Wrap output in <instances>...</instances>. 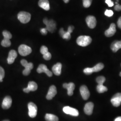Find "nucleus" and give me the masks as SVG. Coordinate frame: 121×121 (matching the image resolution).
Returning a JSON list of instances; mask_svg holds the SVG:
<instances>
[{
    "label": "nucleus",
    "instance_id": "1",
    "mask_svg": "<svg viewBox=\"0 0 121 121\" xmlns=\"http://www.w3.org/2000/svg\"><path fill=\"white\" fill-rule=\"evenodd\" d=\"M92 39L91 37L86 35H81L78 37L76 42L78 45L82 47H85L91 42Z\"/></svg>",
    "mask_w": 121,
    "mask_h": 121
},
{
    "label": "nucleus",
    "instance_id": "2",
    "mask_svg": "<svg viewBox=\"0 0 121 121\" xmlns=\"http://www.w3.org/2000/svg\"><path fill=\"white\" fill-rule=\"evenodd\" d=\"M17 18L22 23L25 24L30 21L31 15L28 12L21 11L18 13Z\"/></svg>",
    "mask_w": 121,
    "mask_h": 121
},
{
    "label": "nucleus",
    "instance_id": "3",
    "mask_svg": "<svg viewBox=\"0 0 121 121\" xmlns=\"http://www.w3.org/2000/svg\"><path fill=\"white\" fill-rule=\"evenodd\" d=\"M104 65L102 63H98L92 68H86L83 70V72L85 74L89 75L93 72H97L104 68Z\"/></svg>",
    "mask_w": 121,
    "mask_h": 121
},
{
    "label": "nucleus",
    "instance_id": "4",
    "mask_svg": "<svg viewBox=\"0 0 121 121\" xmlns=\"http://www.w3.org/2000/svg\"><path fill=\"white\" fill-rule=\"evenodd\" d=\"M43 23L46 25V29L48 31L53 33L56 29V23L53 20H48L47 18H44Z\"/></svg>",
    "mask_w": 121,
    "mask_h": 121
},
{
    "label": "nucleus",
    "instance_id": "5",
    "mask_svg": "<svg viewBox=\"0 0 121 121\" xmlns=\"http://www.w3.org/2000/svg\"><path fill=\"white\" fill-rule=\"evenodd\" d=\"M21 63L23 66L25 67V69L22 71L23 75L27 76L30 73L31 70L33 68V64L31 62L28 63L27 60L25 59H22L21 60Z\"/></svg>",
    "mask_w": 121,
    "mask_h": 121
},
{
    "label": "nucleus",
    "instance_id": "6",
    "mask_svg": "<svg viewBox=\"0 0 121 121\" xmlns=\"http://www.w3.org/2000/svg\"><path fill=\"white\" fill-rule=\"evenodd\" d=\"M18 51L20 55L22 56H26L29 55L32 52L30 47L25 44L20 45L18 49Z\"/></svg>",
    "mask_w": 121,
    "mask_h": 121
},
{
    "label": "nucleus",
    "instance_id": "7",
    "mask_svg": "<svg viewBox=\"0 0 121 121\" xmlns=\"http://www.w3.org/2000/svg\"><path fill=\"white\" fill-rule=\"evenodd\" d=\"M28 114L29 116L32 118L36 117L37 113V107L34 103L30 102L28 104Z\"/></svg>",
    "mask_w": 121,
    "mask_h": 121
},
{
    "label": "nucleus",
    "instance_id": "8",
    "mask_svg": "<svg viewBox=\"0 0 121 121\" xmlns=\"http://www.w3.org/2000/svg\"><path fill=\"white\" fill-rule=\"evenodd\" d=\"M63 111L65 113L69 114L73 116H78L79 112L78 110L75 108H71L69 106H65L63 108Z\"/></svg>",
    "mask_w": 121,
    "mask_h": 121
},
{
    "label": "nucleus",
    "instance_id": "9",
    "mask_svg": "<svg viewBox=\"0 0 121 121\" xmlns=\"http://www.w3.org/2000/svg\"><path fill=\"white\" fill-rule=\"evenodd\" d=\"M111 102L114 106H119L121 103V93H117L113 95L111 99Z\"/></svg>",
    "mask_w": 121,
    "mask_h": 121
},
{
    "label": "nucleus",
    "instance_id": "10",
    "mask_svg": "<svg viewBox=\"0 0 121 121\" xmlns=\"http://www.w3.org/2000/svg\"><path fill=\"white\" fill-rule=\"evenodd\" d=\"M37 72L39 73H45L48 77H51L52 75V72L48 69L46 65L44 64L39 65V67L37 69Z\"/></svg>",
    "mask_w": 121,
    "mask_h": 121
},
{
    "label": "nucleus",
    "instance_id": "11",
    "mask_svg": "<svg viewBox=\"0 0 121 121\" xmlns=\"http://www.w3.org/2000/svg\"><path fill=\"white\" fill-rule=\"evenodd\" d=\"M80 92L83 99L86 100L90 96V94L87 87L85 85H82L80 88Z\"/></svg>",
    "mask_w": 121,
    "mask_h": 121
},
{
    "label": "nucleus",
    "instance_id": "12",
    "mask_svg": "<svg viewBox=\"0 0 121 121\" xmlns=\"http://www.w3.org/2000/svg\"><path fill=\"white\" fill-rule=\"evenodd\" d=\"M86 24L88 26L91 28H94L96 25V20L95 17L93 16H88L86 19Z\"/></svg>",
    "mask_w": 121,
    "mask_h": 121
},
{
    "label": "nucleus",
    "instance_id": "13",
    "mask_svg": "<svg viewBox=\"0 0 121 121\" xmlns=\"http://www.w3.org/2000/svg\"><path fill=\"white\" fill-rule=\"evenodd\" d=\"M38 88L37 84L34 81H30L28 83V86L23 89V91L26 93H29L30 91H35Z\"/></svg>",
    "mask_w": 121,
    "mask_h": 121
},
{
    "label": "nucleus",
    "instance_id": "14",
    "mask_svg": "<svg viewBox=\"0 0 121 121\" xmlns=\"http://www.w3.org/2000/svg\"><path fill=\"white\" fill-rule=\"evenodd\" d=\"M57 93L56 88L54 85H52L49 87L47 95H46V99L48 100L52 99Z\"/></svg>",
    "mask_w": 121,
    "mask_h": 121
},
{
    "label": "nucleus",
    "instance_id": "15",
    "mask_svg": "<svg viewBox=\"0 0 121 121\" xmlns=\"http://www.w3.org/2000/svg\"><path fill=\"white\" fill-rule=\"evenodd\" d=\"M12 100L9 96H7L4 97L2 103V107L3 109H8L12 104Z\"/></svg>",
    "mask_w": 121,
    "mask_h": 121
},
{
    "label": "nucleus",
    "instance_id": "16",
    "mask_svg": "<svg viewBox=\"0 0 121 121\" xmlns=\"http://www.w3.org/2000/svg\"><path fill=\"white\" fill-rule=\"evenodd\" d=\"M64 88L67 89V94L69 96H71L73 94V90L75 88V85L73 82H69V83H65L63 85Z\"/></svg>",
    "mask_w": 121,
    "mask_h": 121
},
{
    "label": "nucleus",
    "instance_id": "17",
    "mask_svg": "<svg viewBox=\"0 0 121 121\" xmlns=\"http://www.w3.org/2000/svg\"><path fill=\"white\" fill-rule=\"evenodd\" d=\"M116 25L114 23H112L111 24L110 27L108 29L105 31L104 34L106 36L109 37L112 36L114 35L115 33H116Z\"/></svg>",
    "mask_w": 121,
    "mask_h": 121
},
{
    "label": "nucleus",
    "instance_id": "18",
    "mask_svg": "<svg viewBox=\"0 0 121 121\" xmlns=\"http://www.w3.org/2000/svg\"><path fill=\"white\" fill-rule=\"evenodd\" d=\"M17 57V53L16 51L14 50H11L9 53L8 57L7 58V62L9 64H13L15 59Z\"/></svg>",
    "mask_w": 121,
    "mask_h": 121
},
{
    "label": "nucleus",
    "instance_id": "19",
    "mask_svg": "<svg viewBox=\"0 0 121 121\" xmlns=\"http://www.w3.org/2000/svg\"><path fill=\"white\" fill-rule=\"evenodd\" d=\"M94 108V104L92 102L87 103L84 107V111L85 113L88 115H90L93 112V109Z\"/></svg>",
    "mask_w": 121,
    "mask_h": 121
},
{
    "label": "nucleus",
    "instance_id": "20",
    "mask_svg": "<svg viewBox=\"0 0 121 121\" xmlns=\"http://www.w3.org/2000/svg\"><path fill=\"white\" fill-rule=\"evenodd\" d=\"M61 68H62V64L60 62H58L52 66V71L53 73L56 75L59 76L61 74Z\"/></svg>",
    "mask_w": 121,
    "mask_h": 121
},
{
    "label": "nucleus",
    "instance_id": "21",
    "mask_svg": "<svg viewBox=\"0 0 121 121\" xmlns=\"http://www.w3.org/2000/svg\"><path fill=\"white\" fill-rule=\"evenodd\" d=\"M38 5L40 8L45 10L48 11L50 9V5L48 0H39Z\"/></svg>",
    "mask_w": 121,
    "mask_h": 121
},
{
    "label": "nucleus",
    "instance_id": "22",
    "mask_svg": "<svg viewBox=\"0 0 121 121\" xmlns=\"http://www.w3.org/2000/svg\"><path fill=\"white\" fill-rule=\"evenodd\" d=\"M120 48H121V40L115 41L111 44V49L113 52H117Z\"/></svg>",
    "mask_w": 121,
    "mask_h": 121
},
{
    "label": "nucleus",
    "instance_id": "23",
    "mask_svg": "<svg viewBox=\"0 0 121 121\" xmlns=\"http://www.w3.org/2000/svg\"><path fill=\"white\" fill-rule=\"evenodd\" d=\"M59 34L63 39L66 40H69L71 38V33L68 31H65L62 28H61L59 30Z\"/></svg>",
    "mask_w": 121,
    "mask_h": 121
},
{
    "label": "nucleus",
    "instance_id": "24",
    "mask_svg": "<svg viewBox=\"0 0 121 121\" xmlns=\"http://www.w3.org/2000/svg\"><path fill=\"white\" fill-rule=\"evenodd\" d=\"M47 121H58V118L55 115L50 113H47L45 117Z\"/></svg>",
    "mask_w": 121,
    "mask_h": 121
},
{
    "label": "nucleus",
    "instance_id": "25",
    "mask_svg": "<svg viewBox=\"0 0 121 121\" xmlns=\"http://www.w3.org/2000/svg\"><path fill=\"white\" fill-rule=\"evenodd\" d=\"M11 41L8 38L4 37V39L2 40L1 44L4 47H8L11 45Z\"/></svg>",
    "mask_w": 121,
    "mask_h": 121
},
{
    "label": "nucleus",
    "instance_id": "26",
    "mask_svg": "<svg viewBox=\"0 0 121 121\" xmlns=\"http://www.w3.org/2000/svg\"><path fill=\"white\" fill-rule=\"evenodd\" d=\"M96 90L99 93H101L107 91L108 88L103 84H98L96 86Z\"/></svg>",
    "mask_w": 121,
    "mask_h": 121
},
{
    "label": "nucleus",
    "instance_id": "27",
    "mask_svg": "<svg viewBox=\"0 0 121 121\" xmlns=\"http://www.w3.org/2000/svg\"><path fill=\"white\" fill-rule=\"evenodd\" d=\"M105 81V78L104 76L98 77L96 79V81L98 84H103Z\"/></svg>",
    "mask_w": 121,
    "mask_h": 121
},
{
    "label": "nucleus",
    "instance_id": "28",
    "mask_svg": "<svg viewBox=\"0 0 121 121\" xmlns=\"http://www.w3.org/2000/svg\"><path fill=\"white\" fill-rule=\"evenodd\" d=\"M92 0H82L83 5L85 8H88L91 6Z\"/></svg>",
    "mask_w": 121,
    "mask_h": 121
},
{
    "label": "nucleus",
    "instance_id": "29",
    "mask_svg": "<svg viewBox=\"0 0 121 121\" xmlns=\"http://www.w3.org/2000/svg\"><path fill=\"white\" fill-rule=\"evenodd\" d=\"M2 34L4 36V37L5 38H8L9 39H11L12 38V35L10 33V32L8 31V30H4L3 31Z\"/></svg>",
    "mask_w": 121,
    "mask_h": 121
},
{
    "label": "nucleus",
    "instance_id": "30",
    "mask_svg": "<svg viewBox=\"0 0 121 121\" xmlns=\"http://www.w3.org/2000/svg\"><path fill=\"white\" fill-rule=\"evenodd\" d=\"M4 77V71L3 68L0 66V82L3 81V79Z\"/></svg>",
    "mask_w": 121,
    "mask_h": 121
},
{
    "label": "nucleus",
    "instance_id": "31",
    "mask_svg": "<svg viewBox=\"0 0 121 121\" xmlns=\"http://www.w3.org/2000/svg\"><path fill=\"white\" fill-rule=\"evenodd\" d=\"M40 53L42 54H43V55H44V54H45V53H46L47 52H48V49L47 47H46V46H42L41 48H40Z\"/></svg>",
    "mask_w": 121,
    "mask_h": 121
},
{
    "label": "nucleus",
    "instance_id": "32",
    "mask_svg": "<svg viewBox=\"0 0 121 121\" xmlns=\"http://www.w3.org/2000/svg\"><path fill=\"white\" fill-rule=\"evenodd\" d=\"M52 57V55L51 54L48 52L45 54L43 55V58L45 60H49L51 59Z\"/></svg>",
    "mask_w": 121,
    "mask_h": 121
},
{
    "label": "nucleus",
    "instance_id": "33",
    "mask_svg": "<svg viewBox=\"0 0 121 121\" xmlns=\"http://www.w3.org/2000/svg\"><path fill=\"white\" fill-rule=\"evenodd\" d=\"M104 14H105L106 16L110 17L112 16V15H113V11H112V10H111L106 9V11H105V12H104Z\"/></svg>",
    "mask_w": 121,
    "mask_h": 121
},
{
    "label": "nucleus",
    "instance_id": "34",
    "mask_svg": "<svg viewBox=\"0 0 121 121\" xmlns=\"http://www.w3.org/2000/svg\"><path fill=\"white\" fill-rule=\"evenodd\" d=\"M105 3L108 5V7H112L114 3L111 0H105Z\"/></svg>",
    "mask_w": 121,
    "mask_h": 121
},
{
    "label": "nucleus",
    "instance_id": "35",
    "mask_svg": "<svg viewBox=\"0 0 121 121\" xmlns=\"http://www.w3.org/2000/svg\"><path fill=\"white\" fill-rule=\"evenodd\" d=\"M40 32L42 35H46L47 34L48 30L46 28H43L40 29Z\"/></svg>",
    "mask_w": 121,
    "mask_h": 121
},
{
    "label": "nucleus",
    "instance_id": "36",
    "mask_svg": "<svg viewBox=\"0 0 121 121\" xmlns=\"http://www.w3.org/2000/svg\"><path fill=\"white\" fill-rule=\"evenodd\" d=\"M114 9L115 10L117 11H120L121 10V5H120L118 4H116L114 7Z\"/></svg>",
    "mask_w": 121,
    "mask_h": 121
},
{
    "label": "nucleus",
    "instance_id": "37",
    "mask_svg": "<svg viewBox=\"0 0 121 121\" xmlns=\"http://www.w3.org/2000/svg\"><path fill=\"white\" fill-rule=\"evenodd\" d=\"M73 29H74V26H69L67 31H69L70 33H71L73 32Z\"/></svg>",
    "mask_w": 121,
    "mask_h": 121
},
{
    "label": "nucleus",
    "instance_id": "38",
    "mask_svg": "<svg viewBox=\"0 0 121 121\" xmlns=\"http://www.w3.org/2000/svg\"><path fill=\"white\" fill-rule=\"evenodd\" d=\"M117 24L118 27L121 29V17L119 18L117 22Z\"/></svg>",
    "mask_w": 121,
    "mask_h": 121
},
{
    "label": "nucleus",
    "instance_id": "39",
    "mask_svg": "<svg viewBox=\"0 0 121 121\" xmlns=\"http://www.w3.org/2000/svg\"><path fill=\"white\" fill-rule=\"evenodd\" d=\"M114 121H121V117H117Z\"/></svg>",
    "mask_w": 121,
    "mask_h": 121
},
{
    "label": "nucleus",
    "instance_id": "40",
    "mask_svg": "<svg viewBox=\"0 0 121 121\" xmlns=\"http://www.w3.org/2000/svg\"><path fill=\"white\" fill-rule=\"evenodd\" d=\"M63 0L64 1V2L65 3H67L69 2V0Z\"/></svg>",
    "mask_w": 121,
    "mask_h": 121
},
{
    "label": "nucleus",
    "instance_id": "41",
    "mask_svg": "<svg viewBox=\"0 0 121 121\" xmlns=\"http://www.w3.org/2000/svg\"><path fill=\"white\" fill-rule=\"evenodd\" d=\"M120 76H121V72H120Z\"/></svg>",
    "mask_w": 121,
    "mask_h": 121
},
{
    "label": "nucleus",
    "instance_id": "42",
    "mask_svg": "<svg viewBox=\"0 0 121 121\" xmlns=\"http://www.w3.org/2000/svg\"><path fill=\"white\" fill-rule=\"evenodd\" d=\"M9 121V120H4V121Z\"/></svg>",
    "mask_w": 121,
    "mask_h": 121
},
{
    "label": "nucleus",
    "instance_id": "43",
    "mask_svg": "<svg viewBox=\"0 0 121 121\" xmlns=\"http://www.w3.org/2000/svg\"><path fill=\"white\" fill-rule=\"evenodd\" d=\"M117 2H118V0H117Z\"/></svg>",
    "mask_w": 121,
    "mask_h": 121
}]
</instances>
